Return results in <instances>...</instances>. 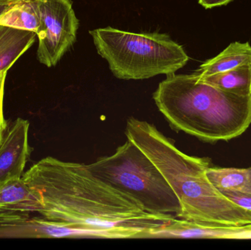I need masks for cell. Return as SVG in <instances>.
Instances as JSON below:
<instances>
[{"label":"cell","mask_w":251,"mask_h":250,"mask_svg":"<svg viewBox=\"0 0 251 250\" xmlns=\"http://www.w3.org/2000/svg\"><path fill=\"white\" fill-rule=\"evenodd\" d=\"M22 179L41 193V217L74 225L98 238L151 239L176 218L144 211L134 198L93 174L87 164L47 157Z\"/></svg>","instance_id":"obj_1"},{"label":"cell","mask_w":251,"mask_h":250,"mask_svg":"<svg viewBox=\"0 0 251 250\" xmlns=\"http://www.w3.org/2000/svg\"><path fill=\"white\" fill-rule=\"evenodd\" d=\"M127 139L157 167L181 205L179 219L222 227L251 225V211L234 204L208 179L210 159L181 152L171 139L146 121L130 117Z\"/></svg>","instance_id":"obj_2"},{"label":"cell","mask_w":251,"mask_h":250,"mask_svg":"<svg viewBox=\"0 0 251 250\" xmlns=\"http://www.w3.org/2000/svg\"><path fill=\"white\" fill-rule=\"evenodd\" d=\"M153 98L172 128L203 142L231 140L251 124V95L218 89L195 73L168 75Z\"/></svg>","instance_id":"obj_3"},{"label":"cell","mask_w":251,"mask_h":250,"mask_svg":"<svg viewBox=\"0 0 251 250\" xmlns=\"http://www.w3.org/2000/svg\"><path fill=\"white\" fill-rule=\"evenodd\" d=\"M99 54L118 79H149L173 74L189 60L184 48L167 34L134 33L115 28L90 31Z\"/></svg>","instance_id":"obj_4"},{"label":"cell","mask_w":251,"mask_h":250,"mask_svg":"<svg viewBox=\"0 0 251 250\" xmlns=\"http://www.w3.org/2000/svg\"><path fill=\"white\" fill-rule=\"evenodd\" d=\"M88 167L93 174L134 198L144 211L179 217L181 205L175 192L149 157L129 139L113 155Z\"/></svg>","instance_id":"obj_5"},{"label":"cell","mask_w":251,"mask_h":250,"mask_svg":"<svg viewBox=\"0 0 251 250\" xmlns=\"http://www.w3.org/2000/svg\"><path fill=\"white\" fill-rule=\"evenodd\" d=\"M40 26L37 59L48 68L54 67L76 39L79 20L72 0H37Z\"/></svg>","instance_id":"obj_6"},{"label":"cell","mask_w":251,"mask_h":250,"mask_svg":"<svg viewBox=\"0 0 251 250\" xmlns=\"http://www.w3.org/2000/svg\"><path fill=\"white\" fill-rule=\"evenodd\" d=\"M29 130V122L22 117L7 123L0 142V186L23 176L32 150Z\"/></svg>","instance_id":"obj_7"},{"label":"cell","mask_w":251,"mask_h":250,"mask_svg":"<svg viewBox=\"0 0 251 250\" xmlns=\"http://www.w3.org/2000/svg\"><path fill=\"white\" fill-rule=\"evenodd\" d=\"M43 208L41 193L23 179H12L0 186V216H31Z\"/></svg>","instance_id":"obj_8"},{"label":"cell","mask_w":251,"mask_h":250,"mask_svg":"<svg viewBox=\"0 0 251 250\" xmlns=\"http://www.w3.org/2000/svg\"><path fill=\"white\" fill-rule=\"evenodd\" d=\"M245 227L246 226L240 227H222L175 218L171 224L155 231L152 235L151 239L184 238L240 239Z\"/></svg>","instance_id":"obj_9"},{"label":"cell","mask_w":251,"mask_h":250,"mask_svg":"<svg viewBox=\"0 0 251 250\" xmlns=\"http://www.w3.org/2000/svg\"><path fill=\"white\" fill-rule=\"evenodd\" d=\"M35 32L0 25V73L7 71L36 40Z\"/></svg>","instance_id":"obj_10"},{"label":"cell","mask_w":251,"mask_h":250,"mask_svg":"<svg viewBox=\"0 0 251 250\" xmlns=\"http://www.w3.org/2000/svg\"><path fill=\"white\" fill-rule=\"evenodd\" d=\"M251 63V45L249 43L238 41L231 43L216 57L201 65L195 73L199 76H209L223 73L239 66Z\"/></svg>","instance_id":"obj_11"},{"label":"cell","mask_w":251,"mask_h":250,"mask_svg":"<svg viewBox=\"0 0 251 250\" xmlns=\"http://www.w3.org/2000/svg\"><path fill=\"white\" fill-rule=\"evenodd\" d=\"M196 75L201 80L218 89L239 95H251V63L223 73Z\"/></svg>","instance_id":"obj_12"},{"label":"cell","mask_w":251,"mask_h":250,"mask_svg":"<svg viewBox=\"0 0 251 250\" xmlns=\"http://www.w3.org/2000/svg\"><path fill=\"white\" fill-rule=\"evenodd\" d=\"M209 182L219 191H237L251 194V167H211L206 170Z\"/></svg>","instance_id":"obj_13"},{"label":"cell","mask_w":251,"mask_h":250,"mask_svg":"<svg viewBox=\"0 0 251 250\" xmlns=\"http://www.w3.org/2000/svg\"><path fill=\"white\" fill-rule=\"evenodd\" d=\"M0 25L38 32L40 16L37 0H22L0 16Z\"/></svg>","instance_id":"obj_14"},{"label":"cell","mask_w":251,"mask_h":250,"mask_svg":"<svg viewBox=\"0 0 251 250\" xmlns=\"http://www.w3.org/2000/svg\"><path fill=\"white\" fill-rule=\"evenodd\" d=\"M230 201L251 211V194L243 193L237 191H221Z\"/></svg>","instance_id":"obj_15"},{"label":"cell","mask_w":251,"mask_h":250,"mask_svg":"<svg viewBox=\"0 0 251 250\" xmlns=\"http://www.w3.org/2000/svg\"><path fill=\"white\" fill-rule=\"evenodd\" d=\"M7 73V71L0 73V142L2 140L3 136L7 126V123L4 118V86H5Z\"/></svg>","instance_id":"obj_16"},{"label":"cell","mask_w":251,"mask_h":250,"mask_svg":"<svg viewBox=\"0 0 251 250\" xmlns=\"http://www.w3.org/2000/svg\"><path fill=\"white\" fill-rule=\"evenodd\" d=\"M234 0H199V4L206 9L226 5Z\"/></svg>","instance_id":"obj_17"},{"label":"cell","mask_w":251,"mask_h":250,"mask_svg":"<svg viewBox=\"0 0 251 250\" xmlns=\"http://www.w3.org/2000/svg\"><path fill=\"white\" fill-rule=\"evenodd\" d=\"M22 0H0V16L9 8Z\"/></svg>","instance_id":"obj_18"}]
</instances>
